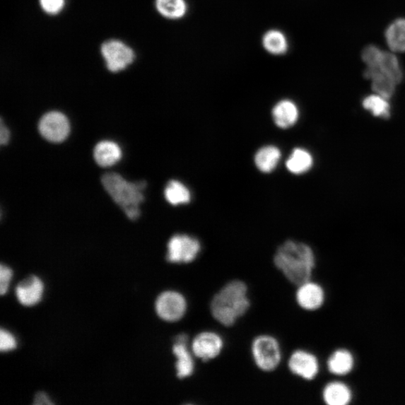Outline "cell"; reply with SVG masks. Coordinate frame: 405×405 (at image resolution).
<instances>
[{
    "label": "cell",
    "mask_w": 405,
    "mask_h": 405,
    "mask_svg": "<svg viewBox=\"0 0 405 405\" xmlns=\"http://www.w3.org/2000/svg\"><path fill=\"white\" fill-rule=\"evenodd\" d=\"M201 250V242L197 238L176 235L168 241L167 260L172 264H188L197 259Z\"/></svg>",
    "instance_id": "cell-6"
},
{
    "label": "cell",
    "mask_w": 405,
    "mask_h": 405,
    "mask_svg": "<svg viewBox=\"0 0 405 405\" xmlns=\"http://www.w3.org/2000/svg\"><path fill=\"white\" fill-rule=\"evenodd\" d=\"M274 262L290 283L299 286L311 280L315 257L308 245L288 240L277 250Z\"/></svg>",
    "instance_id": "cell-1"
},
{
    "label": "cell",
    "mask_w": 405,
    "mask_h": 405,
    "mask_svg": "<svg viewBox=\"0 0 405 405\" xmlns=\"http://www.w3.org/2000/svg\"><path fill=\"white\" fill-rule=\"evenodd\" d=\"M100 52L107 69L112 73L125 71L136 58L133 49L119 40H109L103 42Z\"/></svg>",
    "instance_id": "cell-5"
},
{
    "label": "cell",
    "mask_w": 405,
    "mask_h": 405,
    "mask_svg": "<svg viewBox=\"0 0 405 405\" xmlns=\"http://www.w3.org/2000/svg\"><path fill=\"white\" fill-rule=\"evenodd\" d=\"M188 310V302L185 296L177 290H166L159 295L155 301L157 315L164 322L175 323L185 317Z\"/></svg>",
    "instance_id": "cell-7"
},
{
    "label": "cell",
    "mask_w": 405,
    "mask_h": 405,
    "mask_svg": "<svg viewBox=\"0 0 405 405\" xmlns=\"http://www.w3.org/2000/svg\"><path fill=\"white\" fill-rule=\"evenodd\" d=\"M366 68L384 74L385 76L394 80L397 84L401 83L403 78V72L399 59L394 52L382 51L376 62L370 66H366Z\"/></svg>",
    "instance_id": "cell-15"
},
{
    "label": "cell",
    "mask_w": 405,
    "mask_h": 405,
    "mask_svg": "<svg viewBox=\"0 0 405 405\" xmlns=\"http://www.w3.org/2000/svg\"><path fill=\"white\" fill-rule=\"evenodd\" d=\"M363 107L375 117L388 119L391 115L389 100L377 93L365 97Z\"/></svg>",
    "instance_id": "cell-26"
},
{
    "label": "cell",
    "mask_w": 405,
    "mask_h": 405,
    "mask_svg": "<svg viewBox=\"0 0 405 405\" xmlns=\"http://www.w3.org/2000/svg\"><path fill=\"white\" fill-rule=\"evenodd\" d=\"M354 360L352 354L346 350L334 352L327 362L328 370L336 375H346L353 370Z\"/></svg>",
    "instance_id": "cell-24"
},
{
    "label": "cell",
    "mask_w": 405,
    "mask_h": 405,
    "mask_svg": "<svg viewBox=\"0 0 405 405\" xmlns=\"http://www.w3.org/2000/svg\"><path fill=\"white\" fill-rule=\"evenodd\" d=\"M324 401L329 405H346L352 399L351 391L341 382L327 385L323 392Z\"/></svg>",
    "instance_id": "cell-23"
},
{
    "label": "cell",
    "mask_w": 405,
    "mask_h": 405,
    "mask_svg": "<svg viewBox=\"0 0 405 405\" xmlns=\"http://www.w3.org/2000/svg\"><path fill=\"white\" fill-rule=\"evenodd\" d=\"M39 130L42 136L47 141L53 143L63 142L70 131L69 122L62 113L49 112L40 119Z\"/></svg>",
    "instance_id": "cell-9"
},
{
    "label": "cell",
    "mask_w": 405,
    "mask_h": 405,
    "mask_svg": "<svg viewBox=\"0 0 405 405\" xmlns=\"http://www.w3.org/2000/svg\"><path fill=\"white\" fill-rule=\"evenodd\" d=\"M262 45L267 53L274 56L284 55L289 49L286 35L278 30L266 32L263 35Z\"/></svg>",
    "instance_id": "cell-20"
},
{
    "label": "cell",
    "mask_w": 405,
    "mask_h": 405,
    "mask_svg": "<svg viewBox=\"0 0 405 405\" xmlns=\"http://www.w3.org/2000/svg\"><path fill=\"white\" fill-rule=\"evenodd\" d=\"M385 38L392 52L405 53V19L392 22L386 30Z\"/></svg>",
    "instance_id": "cell-21"
},
{
    "label": "cell",
    "mask_w": 405,
    "mask_h": 405,
    "mask_svg": "<svg viewBox=\"0 0 405 405\" xmlns=\"http://www.w3.org/2000/svg\"><path fill=\"white\" fill-rule=\"evenodd\" d=\"M281 158V151L272 145L263 146L254 155V164L262 173H271L277 167Z\"/></svg>",
    "instance_id": "cell-19"
},
{
    "label": "cell",
    "mask_w": 405,
    "mask_h": 405,
    "mask_svg": "<svg viewBox=\"0 0 405 405\" xmlns=\"http://www.w3.org/2000/svg\"><path fill=\"white\" fill-rule=\"evenodd\" d=\"M16 293L20 304L24 306H33L42 299L43 282L39 277L30 276L20 282L16 288Z\"/></svg>",
    "instance_id": "cell-13"
},
{
    "label": "cell",
    "mask_w": 405,
    "mask_h": 405,
    "mask_svg": "<svg viewBox=\"0 0 405 405\" xmlns=\"http://www.w3.org/2000/svg\"><path fill=\"white\" fill-rule=\"evenodd\" d=\"M313 164V156L308 151L296 148L287 159L286 165L291 174L301 175L310 170Z\"/></svg>",
    "instance_id": "cell-22"
},
{
    "label": "cell",
    "mask_w": 405,
    "mask_h": 405,
    "mask_svg": "<svg viewBox=\"0 0 405 405\" xmlns=\"http://www.w3.org/2000/svg\"><path fill=\"white\" fill-rule=\"evenodd\" d=\"M364 77L371 80L372 88L375 93L382 95L389 100L396 91L397 83L376 70L366 68Z\"/></svg>",
    "instance_id": "cell-17"
},
{
    "label": "cell",
    "mask_w": 405,
    "mask_h": 405,
    "mask_svg": "<svg viewBox=\"0 0 405 405\" xmlns=\"http://www.w3.org/2000/svg\"><path fill=\"white\" fill-rule=\"evenodd\" d=\"M189 338L186 334H180L176 339L172 352L176 358V374L180 379L191 377L195 370L194 355L188 345Z\"/></svg>",
    "instance_id": "cell-10"
},
{
    "label": "cell",
    "mask_w": 405,
    "mask_h": 405,
    "mask_svg": "<svg viewBox=\"0 0 405 405\" xmlns=\"http://www.w3.org/2000/svg\"><path fill=\"white\" fill-rule=\"evenodd\" d=\"M248 287L240 280H233L221 288L211 303V312L221 325L232 327L250 308Z\"/></svg>",
    "instance_id": "cell-2"
},
{
    "label": "cell",
    "mask_w": 405,
    "mask_h": 405,
    "mask_svg": "<svg viewBox=\"0 0 405 405\" xmlns=\"http://www.w3.org/2000/svg\"><path fill=\"white\" fill-rule=\"evenodd\" d=\"M42 10L47 16H55L62 12L66 7V0H39Z\"/></svg>",
    "instance_id": "cell-27"
},
{
    "label": "cell",
    "mask_w": 405,
    "mask_h": 405,
    "mask_svg": "<svg viewBox=\"0 0 405 405\" xmlns=\"http://www.w3.org/2000/svg\"><path fill=\"white\" fill-rule=\"evenodd\" d=\"M10 139V132L8 128L4 125V122L1 121V127H0V143L2 145H6Z\"/></svg>",
    "instance_id": "cell-31"
},
{
    "label": "cell",
    "mask_w": 405,
    "mask_h": 405,
    "mask_svg": "<svg viewBox=\"0 0 405 405\" xmlns=\"http://www.w3.org/2000/svg\"><path fill=\"white\" fill-rule=\"evenodd\" d=\"M290 371L294 375L305 380H312L318 374L319 363L312 353L298 350L294 351L288 360Z\"/></svg>",
    "instance_id": "cell-11"
},
{
    "label": "cell",
    "mask_w": 405,
    "mask_h": 405,
    "mask_svg": "<svg viewBox=\"0 0 405 405\" xmlns=\"http://www.w3.org/2000/svg\"><path fill=\"white\" fill-rule=\"evenodd\" d=\"M275 124L280 129H289L295 125L299 119L300 112L295 103L290 100L279 101L272 110Z\"/></svg>",
    "instance_id": "cell-14"
},
{
    "label": "cell",
    "mask_w": 405,
    "mask_h": 405,
    "mask_svg": "<svg viewBox=\"0 0 405 405\" xmlns=\"http://www.w3.org/2000/svg\"><path fill=\"white\" fill-rule=\"evenodd\" d=\"M224 346V340L219 334L213 331H204L193 339L191 349L196 358L207 362L217 358Z\"/></svg>",
    "instance_id": "cell-8"
},
{
    "label": "cell",
    "mask_w": 405,
    "mask_h": 405,
    "mask_svg": "<svg viewBox=\"0 0 405 405\" xmlns=\"http://www.w3.org/2000/svg\"><path fill=\"white\" fill-rule=\"evenodd\" d=\"M102 182L110 197L128 218L134 220L140 216L139 205L144 200L143 191L146 187L144 181L129 182L117 174L109 173L102 177Z\"/></svg>",
    "instance_id": "cell-3"
},
{
    "label": "cell",
    "mask_w": 405,
    "mask_h": 405,
    "mask_svg": "<svg viewBox=\"0 0 405 405\" xmlns=\"http://www.w3.org/2000/svg\"><path fill=\"white\" fill-rule=\"evenodd\" d=\"M165 197L170 204L178 206L189 204L192 199V194L182 182L174 180L167 184Z\"/></svg>",
    "instance_id": "cell-25"
},
{
    "label": "cell",
    "mask_w": 405,
    "mask_h": 405,
    "mask_svg": "<svg viewBox=\"0 0 405 405\" xmlns=\"http://www.w3.org/2000/svg\"><path fill=\"white\" fill-rule=\"evenodd\" d=\"M325 299L323 288L314 282L309 281L298 286L296 300L302 309L315 311L320 309Z\"/></svg>",
    "instance_id": "cell-12"
},
{
    "label": "cell",
    "mask_w": 405,
    "mask_h": 405,
    "mask_svg": "<svg viewBox=\"0 0 405 405\" xmlns=\"http://www.w3.org/2000/svg\"><path fill=\"white\" fill-rule=\"evenodd\" d=\"M17 341L13 335L8 331L2 329L0 332V350L2 352H8L16 349Z\"/></svg>",
    "instance_id": "cell-28"
},
{
    "label": "cell",
    "mask_w": 405,
    "mask_h": 405,
    "mask_svg": "<svg viewBox=\"0 0 405 405\" xmlns=\"http://www.w3.org/2000/svg\"><path fill=\"white\" fill-rule=\"evenodd\" d=\"M120 147L112 141H102L94 149V158L98 165L103 168L115 165L121 158Z\"/></svg>",
    "instance_id": "cell-16"
},
{
    "label": "cell",
    "mask_w": 405,
    "mask_h": 405,
    "mask_svg": "<svg viewBox=\"0 0 405 405\" xmlns=\"http://www.w3.org/2000/svg\"><path fill=\"white\" fill-rule=\"evenodd\" d=\"M35 405H52L54 402L52 401L51 399L45 394V392H38L34 399Z\"/></svg>",
    "instance_id": "cell-30"
},
{
    "label": "cell",
    "mask_w": 405,
    "mask_h": 405,
    "mask_svg": "<svg viewBox=\"0 0 405 405\" xmlns=\"http://www.w3.org/2000/svg\"><path fill=\"white\" fill-rule=\"evenodd\" d=\"M252 355L254 364L264 372H272L277 370L282 358L278 341L267 334L254 339L252 343Z\"/></svg>",
    "instance_id": "cell-4"
},
{
    "label": "cell",
    "mask_w": 405,
    "mask_h": 405,
    "mask_svg": "<svg viewBox=\"0 0 405 405\" xmlns=\"http://www.w3.org/2000/svg\"><path fill=\"white\" fill-rule=\"evenodd\" d=\"M13 272L7 266L1 265L0 267V293L4 295L8 290Z\"/></svg>",
    "instance_id": "cell-29"
},
{
    "label": "cell",
    "mask_w": 405,
    "mask_h": 405,
    "mask_svg": "<svg viewBox=\"0 0 405 405\" xmlns=\"http://www.w3.org/2000/svg\"><path fill=\"white\" fill-rule=\"evenodd\" d=\"M155 6L159 15L171 20L183 18L189 10L187 0H155Z\"/></svg>",
    "instance_id": "cell-18"
}]
</instances>
